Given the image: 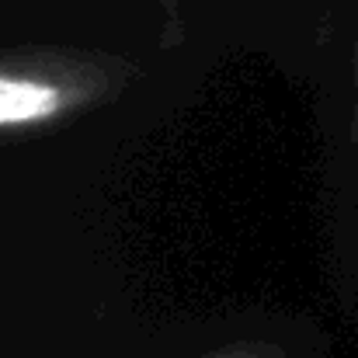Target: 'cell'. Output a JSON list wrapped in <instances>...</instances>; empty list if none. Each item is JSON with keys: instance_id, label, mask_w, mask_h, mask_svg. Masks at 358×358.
<instances>
[{"instance_id": "obj_2", "label": "cell", "mask_w": 358, "mask_h": 358, "mask_svg": "<svg viewBox=\"0 0 358 358\" xmlns=\"http://www.w3.org/2000/svg\"><path fill=\"white\" fill-rule=\"evenodd\" d=\"M209 358H285L278 348H261V345H240V348H223Z\"/></svg>"}, {"instance_id": "obj_1", "label": "cell", "mask_w": 358, "mask_h": 358, "mask_svg": "<svg viewBox=\"0 0 358 358\" xmlns=\"http://www.w3.org/2000/svg\"><path fill=\"white\" fill-rule=\"evenodd\" d=\"M115 87V73L70 56H10L0 63V129H31L56 122L101 91Z\"/></svg>"}]
</instances>
